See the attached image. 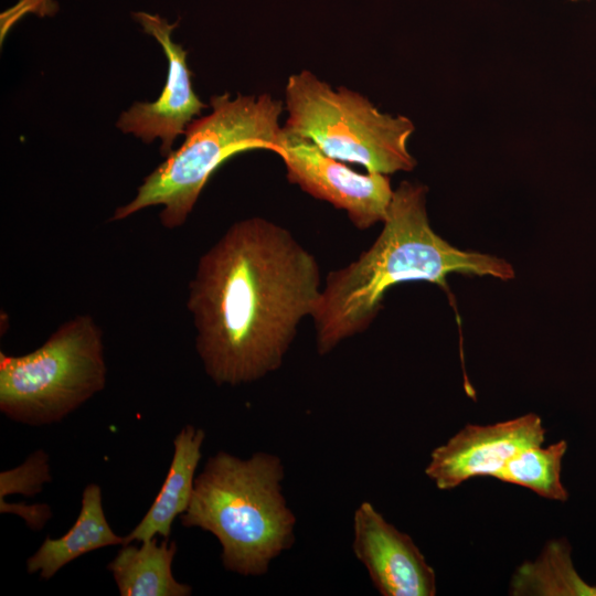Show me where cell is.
<instances>
[{
  "label": "cell",
  "instance_id": "1",
  "mask_svg": "<svg viewBox=\"0 0 596 596\" xmlns=\"http://www.w3.org/2000/svg\"><path fill=\"white\" fill-rule=\"evenodd\" d=\"M320 291L316 257L287 228L258 216L231 225L200 257L189 285L207 376L237 386L277 371Z\"/></svg>",
  "mask_w": 596,
  "mask_h": 596
},
{
  "label": "cell",
  "instance_id": "2",
  "mask_svg": "<svg viewBox=\"0 0 596 596\" xmlns=\"http://www.w3.org/2000/svg\"><path fill=\"white\" fill-rule=\"evenodd\" d=\"M426 193L423 184L401 182L374 243L355 260L328 274L311 315L320 355L364 332L395 285L428 281L448 291L446 277L453 273L501 280L514 277L507 260L458 249L436 234L427 216Z\"/></svg>",
  "mask_w": 596,
  "mask_h": 596
},
{
  "label": "cell",
  "instance_id": "3",
  "mask_svg": "<svg viewBox=\"0 0 596 596\" xmlns=\"http://www.w3.org/2000/svg\"><path fill=\"white\" fill-rule=\"evenodd\" d=\"M284 477L277 455L257 451L243 459L221 450L195 477L181 523L216 538L227 571L265 575L296 539L297 518L283 492Z\"/></svg>",
  "mask_w": 596,
  "mask_h": 596
},
{
  "label": "cell",
  "instance_id": "4",
  "mask_svg": "<svg viewBox=\"0 0 596 596\" xmlns=\"http://www.w3.org/2000/svg\"><path fill=\"white\" fill-rule=\"evenodd\" d=\"M212 111L191 121L182 146L172 151L142 184L136 196L115 210L110 221L124 220L153 205L162 206L161 225L173 230L187 221L211 174L228 158L252 149L276 153L280 149L283 102L264 93L258 96L228 93L211 98Z\"/></svg>",
  "mask_w": 596,
  "mask_h": 596
},
{
  "label": "cell",
  "instance_id": "5",
  "mask_svg": "<svg viewBox=\"0 0 596 596\" xmlns=\"http://www.w3.org/2000/svg\"><path fill=\"white\" fill-rule=\"evenodd\" d=\"M285 102L288 117L283 131L312 141L331 158L387 175L416 166L407 149L413 121L380 111L358 92L333 89L302 70L289 76Z\"/></svg>",
  "mask_w": 596,
  "mask_h": 596
},
{
  "label": "cell",
  "instance_id": "6",
  "mask_svg": "<svg viewBox=\"0 0 596 596\" xmlns=\"http://www.w3.org/2000/svg\"><path fill=\"white\" fill-rule=\"evenodd\" d=\"M106 374L99 326L75 316L26 354L0 352V411L29 426L58 423L103 391Z\"/></svg>",
  "mask_w": 596,
  "mask_h": 596
},
{
  "label": "cell",
  "instance_id": "7",
  "mask_svg": "<svg viewBox=\"0 0 596 596\" xmlns=\"http://www.w3.org/2000/svg\"><path fill=\"white\" fill-rule=\"evenodd\" d=\"M277 155L289 182L345 211L356 228L366 230L385 220L394 192L387 174L355 172L312 141L284 131Z\"/></svg>",
  "mask_w": 596,
  "mask_h": 596
},
{
  "label": "cell",
  "instance_id": "8",
  "mask_svg": "<svg viewBox=\"0 0 596 596\" xmlns=\"http://www.w3.org/2000/svg\"><path fill=\"white\" fill-rule=\"evenodd\" d=\"M545 433L534 413L489 425L467 424L430 453L425 473L440 490L475 477L496 478L518 451L543 444Z\"/></svg>",
  "mask_w": 596,
  "mask_h": 596
},
{
  "label": "cell",
  "instance_id": "9",
  "mask_svg": "<svg viewBox=\"0 0 596 596\" xmlns=\"http://www.w3.org/2000/svg\"><path fill=\"white\" fill-rule=\"evenodd\" d=\"M352 551L382 596H434L436 574L413 539L369 501L353 514Z\"/></svg>",
  "mask_w": 596,
  "mask_h": 596
},
{
  "label": "cell",
  "instance_id": "10",
  "mask_svg": "<svg viewBox=\"0 0 596 596\" xmlns=\"http://www.w3.org/2000/svg\"><path fill=\"white\" fill-rule=\"evenodd\" d=\"M134 17L145 32L162 46L168 60V76L159 98L153 103L136 102L120 115L117 127L145 142L160 138V151L168 157L172 152L175 138L185 132L192 118L206 106L192 88V75L185 61L187 51L171 39V32L178 22L170 24L158 14L146 12H136Z\"/></svg>",
  "mask_w": 596,
  "mask_h": 596
},
{
  "label": "cell",
  "instance_id": "11",
  "mask_svg": "<svg viewBox=\"0 0 596 596\" xmlns=\"http://www.w3.org/2000/svg\"><path fill=\"white\" fill-rule=\"evenodd\" d=\"M204 439L205 432L190 424L177 434L173 439V457L161 489L140 522L125 536V543L140 542L157 535L163 539L170 536L173 521L190 504Z\"/></svg>",
  "mask_w": 596,
  "mask_h": 596
},
{
  "label": "cell",
  "instance_id": "12",
  "mask_svg": "<svg viewBox=\"0 0 596 596\" xmlns=\"http://www.w3.org/2000/svg\"><path fill=\"white\" fill-rule=\"evenodd\" d=\"M125 543L110 528L103 508L102 489L96 483L85 487L79 514L72 528L62 536H47L26 561L29 574L39 573L43 579L52 578L61 568L89 552Z\"/></svg>",
  "mask_w": 596,
  "mask_h": 596
},
{
  "label": "cell",
  "instance_id": "13",
  "mask_svg": "<svg viewBox=\"0 0 596 596\" xmlns=\"http://www.w3.org/2000/svg\"><path fill=\"white\" fill-rule=\"evenodd\" d=\"M134 545L121 544L116 556L108 563L121 596H189L192 587L177 581L172 563L177 543L169 538L158 543L151 538Z\"/></svg>",
  "mask_w": 596,
  "mask_h": 596
},
{
  "label": "cell",
  "instance_id": "14",
  "mask_svg": "<svg viewBox=\"0 0 596 596\" xmlns=\"http://www.w3.org/2000/svg\"><path fill=\"white\" fill-rule=\"evenodd\" d=\"M566 539L550 541L532 562L514 572L509 594L513 596H596V585L584 581L574 567Z\"/></svg>",
  "mask_w": 596,
  "mask_h": 596
},
{
  "label": "cell",
  "instance_id": "15",
  "mask_svg": "<svg viewBox=\"0 0 596 596\" xmlns=\"http://www.w3.org/2000/svg\"><path fill=\"white\" fill-rule=\"evenodd\" d=\"M567 441L561 439L542 447L528 446L511 457L496 479L528 488L549 500L565 502L568 491L561 480Z\"/></svg>",
  "mask_w": 596,
  "mask_h": 596
},
{
  "label": "cell",
  "instance_id": "16",
  "mask_svg": "<svg viewBox=\"0 0 596 596\" xmlns=\"http://www.w3.org/2000/svg\"><path fill=\"white\" fill-rule=\"evenodd\" d=\"M51 480L49 455L39 449L26 460L0 473V500L12 493L33 497L42 491L43 485Z\"/></svg>",
  "mask_w": 596,
  "mask_h": 596
},
{
  "label": "cell",
  "instance_id": "17",
  "mask_svg": "<svg viewBox=\"0 0 596 596\" xmlns=\"http://www.w3.org/2000/svg\"><path fill=\"white\" fill-rule=\"evenodd\" d=\"M1 513H14L24 519L26 524L33 530H40L51 518V509L47 504L21 505L0 502Z\"/></svg>",
  "mask_w": 596,
  "mask_h": 596
},
{
  "label": "cell",
  "instance_id": "18",
  "mask_svg": "<svg viewBox=\"0 0 596 596\" xmlns=\"http://www.w3.org/2000/svg\"><path fill=\"white\" fill-rule=\"evenodd\" d=\"M573 1H576V0H573Z\"/></svg>",
  "mask_w": 596,
  "mask_h": 596
}]
</instances>
